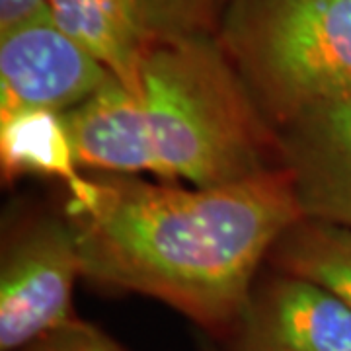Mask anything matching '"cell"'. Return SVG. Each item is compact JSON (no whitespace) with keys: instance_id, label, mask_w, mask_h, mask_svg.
Wrapping results in <instances>:
<instances>
[{"instance_id":"11","label":"cell","mask_w":351,"mask_h":351,"mask_svg":"<svg viewBox=\"0 0 351 351\" xmlns=\"http://www.w3.org/2000/svg\"><path fill=\"white\" fill-rule=\"evenodd\" d=\"M152 38L211 34L215 0H141Z\"/></svg>"},{"instance_id":"4","label":"cell","mask_w":351,"mask_h":351,"mask_svg":"<svg viewBox=\"0 0 351 351\" xmlns=\"http://www.w3.org/2000/svg\"><path fill=\"white\" fill-rule=\"evenodd\" d=\"M82 277L76 232L66 217L39 215L4 239L0 260V351H18L76 318Z\"/></svg>"},{"instance_id":"1","label":"cell","mask_w":351,"mask_h":351,"mask_svg":"<svg viewBox=\"0 0 351 351\" xmlns=\"http://www.w3.org/2000/svg\"><path fill=\"white\" fill-rule=\"evenodd\" d=\"M64 217L82 277L172 306L223 341L279 237L302 219L287 172L276 168L213 188L138 176H78Z\"/></svg>"},{"instance_id":"12","label":"cell","mask_w":351,"mask_h":351,"mask_svg":"<svg viewBox=\"0 0 351 351\" xmlns=\"http://www.w3.org/2000/svg\"><path fill=\"white\" fill-rule=\"evenodd\" d=\"M18 351H127L98 326L73 318L64 326L45 334Z\"/></svg>"},{"instance_id":"8","label":"cell","mask_w":351,"mask_h":351,"mask_svg":"<svg viewBox=\"0 0 351 351\" xmlns=\"http://www.w3.org/2000/svg\"><path fill=\"white\" fill-rule=\"evenodd\" d=\"M51 20L129 92L152 41L141 0H47Z\"/></svg>"},{"instance_id":"3","label":"cell","mask_w":351,"mask_h":351,"mask_svg":"<svg viewBox=\"0 0 351 351\" xmlns=\"http://www.w3.org/2000/svg\"><path fill=\"white\" fill-rule=\"evenodd\" d=\"M219 41L274 127L351 100V0H230Z\"/></svg>"},{"instance_id":"10","label":"cell","mask_w":351,"mask_h":351,"mask_svg":"<svg viewBox=\"0 0 351 351\" xmlns=\"http://www.w3.org/2000/svg\"><path fill=\"white\" fill-rule=\"evenodd\" d=\"M0 166L6 182L45 176L66 186L76 180L80 174L63 113L29 112L0 121Z\"/></svg>"},{"instance_id":"6","label":"cell","mask_w":351,"mask_h":351,"mask_svg":"<svg viewBox=\"0 0 351 351\" xmlns=\"http://www.w3.org/2000/svg\"><path fill=\"white\" fill-rule=\"evenodd\" d=\"M219 343L228 351H351V311L328 289L276 271L256 281Z\"/></svg>"},{"instance_id":"9","label":"cell","mask_w":351,"mask_h":351,"mask_svg":"<svg viewBox=\"0 0 351 351\" xmlns=\"http://www.w3.org/2000/svg\"><path fill=\"white\" fill-rule=\"evenodd\" d=\"M267 262L328 289L351 311V228L299 219L279 237Z\"/></svg>"},{"instance_id":"13","label":"cell","mask_w":351,"mask_h":351,"mask_svg":"<svg viewBox=\"0 0 351 351\" xmlns=\"http://www.w3.org/2000/svg\"><path fill=\"white\" fill-rule=\"evenodd\" d=\"M47 12V0H0V32Z\"/></svg>"},{"instance_id":"14","label":"cell","mask_w":351,"mask_h":351,"mask_svg":"<svg viewBox=\"0 0 351 351\" xmlns=\"http://www.w3.org/2000/svg\"><path fill=\"white\" fill-rule=\"evenodd\" d=\"M199 346H201V351H228L225 346H221L219 341H215V339L211 338L199 339Z\"/></svg>"},{"instance_id":"7","label":"cell","mask_w":351,"mask_h":351,"mask_svg":"<svg viewBox=\"0 0 351 351\" xmlns=\"http://www.w3.org/2000/svg\"><path fill=\"white\" fill-rule=\"evenodd\" d=\"M276 135L302 219L351 228V100L306 108Z\"/></svg>"},{"instance_id":"2","label":"cell","mask_w":351,"mask_h":351,"mask_svg":"<svg viewBox=\"0 0 351 351\" xmlns=\"http://www.w3.org/2000/svg\"><path fill=\"white\" fill-rule=\"evenodd\" d=\"M78 168L213 188L279 168L276 127L219 38H152L138 92L110 78L63 113Z\"/></svg>"},{"instance_id":"5","label":"cell","mask_w":351,"mask_h":351,"mask_svg":"<svg viewBox=\"0 0 351 351\" xmlns=\"http://www.w3.org/2000/svg\"><path fill=\"white\" fill-rule=\"evenodd\" d=\"M110 78L55 25L49 10L0 32V121L29 112H69Z\"/></svg>"}]
</instances>
